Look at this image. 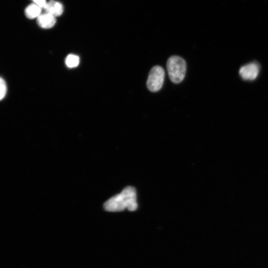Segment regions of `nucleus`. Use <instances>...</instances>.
Returning a JSON list of instances; mask_svg holds the SVG:
<instances>
[{"mask_svg": "<svg viewBox=\"0 0 268 268\" xmlns=\"http://www.w3.org/2000/svg\"><path fill=\"white\" fill-rule=\"evenodd\" d=\"M169 77L174 83H179L184 79L186 71L185 61L181 57L173 56L169 58L166 63Z\"/></svg>", "mask_w": 268, "mask_h": 268, "instance_id": "f03ea898", "label": "nucleus"}, {"mask_svg": "<svg viewBox=\"0 0 268 268\" xmlns=\"http://www.w3.org/2000/svg\"><path fill=\"white\" fill-rule=\"evenodd\" d=\"M164 76V69L159 66H154L149 72L146 81L148 90L153 92L158 91L162 87Z\"/></svg>", "mask_w": 268, "mask_h": 268, "instance_id": "7ed1b4c3", "label": "nucleus"}, {"mask_svg": "<svg viewBox=\"0 0 268 268\" xmlns=\"http://www.w3.org/2000/svg\"><path fill=\"white\" fill-rule=\"evenodd\" d=\"M38 25L44 29L51 28L56 23V17L54 15L46 12L41 13L37 18Z\"/></svg>", "mask_w": 268, "mask_h": 268, "instance_id": "39448f33", "label": "nucleus"}, {"mask_svg": "<svg viewBox=\"0 0 268 268\" xmlns=\"http://www.w3.org/2000/svg\"><path fill=\"white\" fill-rule=\"evenodd\" d=\"M66 64L69 68H73L77 67L79 63V57L75 55H68L66 58Z\"/></svg>", "mask_w": 268, "mask_h": 268, "instance_id": "6e6552de", "label": "nucleus"}, {"mask_svg": "<svg viewBox=\"0 0 268 268\" xmlns=\"http://www.w3.org/2000/svg\"><path fill=\"white\" fill-rule=\"evenodd\" d=\"M44 9L46 12L49 13L55 17L61 15L64 11L62 4L54 0H50L47 2Z\"/></svg>", "mask_w": 268, "mask_h": 268, "instance_id": "423d86ee", "label": "nucleus"}, {"mask_svg": "<svg viewBox=\"0 0 268 268\" xmlns=\"http://www.w3.org/2000/svg\"><path fill=\"white\" fill-rule=\"evenodd\" d=\"M104 209L108 211L118 212L125 209L133 211L137 208L136 193L134 188L128 186L122 192L108 200L104 204Z\"/></svg>", "mask_w": 268, "mask_h": 268, "instance_id": "f257e3e1", "label": "nucleus"}, {"mask_svg": "<svg viewBox=\"0 0 268 268\" xmlns=\"http://www.w3.org/2000/svg\"><path fill=\"white\" fill-rule=\"evenodd\" d=\"M34 3L40 6L42 8H44L47 3L46 0H32Z\"/></svg>", "mask_w": 268, "mask_h": 268, "instance_id": "9d476101", "label": "nucleus"}, {"mask_svg": "<svg viewBox=\"0 0 268 268\" xmlns=\"http://www.w3.org/2000/svg\"><path fill=\"white\" fill-rule=\"evenodd\" d=\"M0 100H2L5 96L6 93V85L4 80L0 78Z\"/></svg>", "mask_w": 268, "mask_h": 268, "instance_id": "1a4fd4ad", "label": "nucleus"}, {"mask_svg": "<svg viewBox=\"0 0 268 268\" xmlns=\"http://www.w3.org/2000/svg\"><path fill=\"white\" fill-rule=\"evenodd\" d=\"M259 67L256 63H250L242 67L239 70V74L245 80H252L258 75Z\"/></svg>", "mask_w": 268, "mask_h": 268, "instance_id": "20e7f679", "label": "nucleus"}, {"mask_svg": "<svg viewBox=\"0 0 268 268\" xmlns=\"http://www.w3.org/2000/svg\"><path fill=\"white\" fill-rule=\"evenodd\" d=\"M41 9L40 6L35 3L28 5L25 9V14L26 17L30 19L38 18L41 14Z\"/></svg>", "mask_w": 268, "mask_h": 268, "instance_id": "0eeeda50", "label": "nucleus"}]
</instances>
